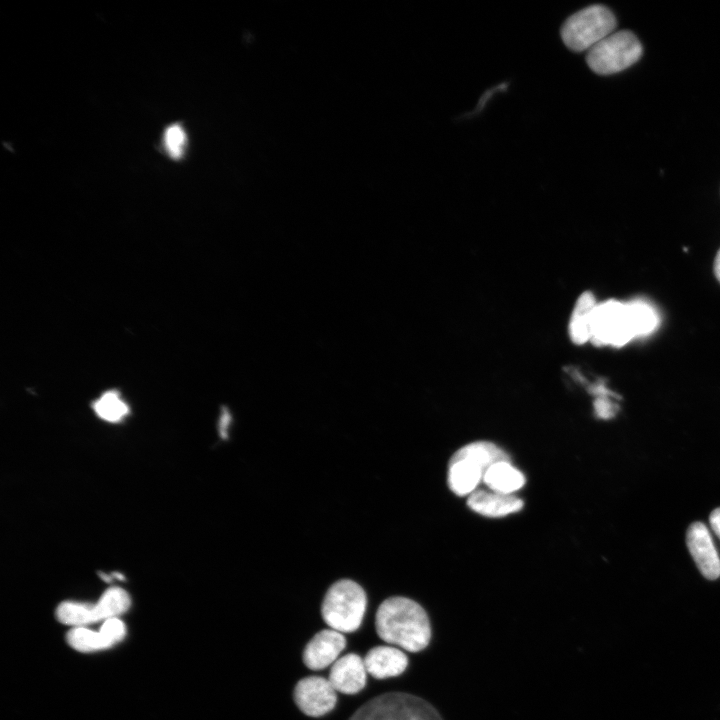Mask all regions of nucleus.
I'll use <instances>...</instances> for the list:
<instances>
[{
  "mask_svg": "<svg viewBox=\"0 0 720 720\" xmlns=\"http://www.w3.org/2000/svg\"><path fill=\"white\" fill-rule=\"evenodd\" d=\"M348 720H443L421 697L405 692L378 695L360 706Z\"/></svg>",
  "mask_w": 720,
  "mask_h": 720,
  "instance_id": "nucleus-3",
  "label": "nucleus"
},
{
  "mask_svg": "<svg viewBox=\"0 0 720 720\" xmlns=\"http://www.w3.org/2000/svg\"><path fill=\"white\" fill-rule=\"evenodd\" d=\"M366 674L364 660L355 653H349L333 663L328 680L336 691L352 695L365 687Z\"/></svg>",
  "mask_w": 720,
  "mask_h": 720,
  "instance_id": "nucleus-12",
  "label": "nucleus"
},
{
  "mask_svg": "<svg viewBox=\"0 0 720 720\" xmlns=\"http://www.w3.org/2000/svg\"><path fill=\"white\" fill-rule=\"evenodd\" d=\"M635 337L638 336L629 302L610 299L596 304L590 329L594 345L622 347Z\"/></svg>",
  "mask_w": 720,
  "mask_h": 720,
  "instance_id": "nucleus-5",
  "label": "nucleus"
},
{
  "mask_svg": "<svg viewBox=\"0 0 720 720\" xmlns=\"http://www.w3.org/2000/svg\"><path fill=\"white\" fill-rule=\"evenodd\" d=\"M366 606L364 589L353 580L341 579L327 590L321 605V615L331 629L351 633L360 627Z\"/></svg>",
  "mask_w": 720,
  "mask_h": 720,
  "instance_id": "nucleus-2",
  "label": "nucleus"
},
{
  "mask_svg": "<svg viewBox=\"0 0 720 720\" xmlns=\"http://www.w3.org/2000/svg\"><path fill=\"white\" fill-rule=\"evenodd\" d=\"M485 469L475 461L453 455L448 467L449 488L459 496L470 495L483 480Z\"/></svg>",
  "mask_w": 720,
  "mask_h": 720,
  "instance_id": "nucleus-15",
  "label": "nucleus"
},
{
  "mask_svg": "<svg viewBox=\"0 0 720 720\" xmlns=\"http://www.w3.org/2000/svg\"><path fill=\"white\" fill-rule=\"evenodd\" d=\"M126 633L124 622L115 617L105 620L98 631L85 626L74 627L68 631L66 641L70 647L79 652H96L120 643Z\"/></svg>",
  "mask_w": 720,
  "mask_h": 720,
  "instance_id": "nucleus-9",
  "label": "nucleus"
},
{
  "mask_svg": "<svg viewBox=\"0 0 720 720\" xmlns=\"http://www.w3.org/2000/svg\"><path fill=\"white\" fill-rule=\"evenodd\" d=\"M186 135L179 124H173L164 132V145L170 157L178 159L183 155Z\"/></svg>",
  "mask_w": 720,
  "mask_h": 720,
  "instance_id": "nucleus-21",
  "label": "nucleus"
},
{
  "mask_svg": "<svg viewBox=\"0 0 720 720\" xmlns=\"http://www.w3.org/2000/svg\"><path fill=\"white\" fill-rule=\"evenodd\" d=\"M93 409L98 417L108 422H118L129 412L128 405L121 399L116 391H107L93 403Z\"/></svg>",
  "mask_w": 720,
  "mask_h": 720,
  "instance_id": "nucleus-19",
  "label": "nucleus"
},
{
  "mask_svg": "<svg viewBox=\"0 0 720 720\" xmlns=\"http://www.w3.org/2000/svg\"><path fill=\"white\" fill-rule=\"evenodd\" d=\"M643 52L639 39L628 30L613 32L587 51L589 68L599 75H610L636 63Z\"/></svg>",
  "mask_w": 720,
  "mask_h": 720,
  "instance_id": "nucleus-7",
  "label": "nucleus"
},
{
  "mask_svg": "<svg viewBox=\"0 0 720 720\" xmlns=\"http://www.w3.org/2000/svg\"><path fill=\"white\" fill-rule=\"evenodd\" d=\"M709 520L713 531L720 538V508H717L711 512Z\"/></svg>",
  "mask_w": 720,
  "mask_h": 720,
  "instance_id": "nucleus-23",
  "label": "nucleus"
},
{
  "mask_svg": "<svg viewBox=\"0 0 720 720\" xmlns=\"http://www.w3.org/2000/svg\"><path fill=\"white\" fill-rule=\"evenodd\" d=\"M229 422H230L229 415L227 413H224L221 417L220 426H219L220 435L223 438L227 437V427H228Z\"/></svg>",
  "mask_w": 720,
  "mask_h": 720,
  "instance_id": "nucleus-24",
  "label": "nucleus"
},
{
  "mask_svg": "<svg viewBox=\"0 0 720 720\" xmlns=\"http://www.w3.org/2000/svg\"><path fill=\"white\" fill-rule=\"evenodd\" d=\"M482 481L491 491L513 495L523 487L526 479L510 461H499L485 471Z\"/></svg>",
  "mask_w": 720,
  "mask_h": 720,
  "instance_id": "nucleus-16",
  "label": "nucleus"
},
{
  "mask_svg": "<svg viewBox=\"0 0 720 720\" xmlns=\"http://www.w3.org/2000/svg\"><path fill=\"white\" fill-rule=\"evenodd\" d=\"M687 546L701 574L715 580L720 577V559L707 527L701 522L692 523L687 531Z\"/></svg>",
  "mask_w": 720,
  "mask_h": 720,
  "instance_id": "nucleus-11",
  "label": "nucleus"
},
{
  "mask_svg": "<svg viewBox=\"0 0 720 720\" xmlns=\"http://www.w3.org/2000/svg\"><path fill=\"white\" fill-rule=\"evenodd\" d=\"M593 392L598 396L594 402L595 413L599 418L609 419L616 413L617 406L613 404L607 395L609 392L602 385L597 386Z\"/></svg>",
  "mask_w": 720,
  "mask_h": 720,
  "instance_id": "nucleus-22",
  "label": "nucleus"
},
{
  "mask_svg": "<svg viewBox=\"0 0 720 720\" xmlns=\"http://www.w3.org/2000/svg\"><path fill=\"white\" fill-rule=\"evenodd\" d=\"M363 660L367 673L376 679L396 677L408 666L407 655L392 646L373 647Z\"/></svg>",
  "mask_w": 720,
  "mask_h": 720,
  "instance_id": "nucleus-13",
  "label": "nucleus"
},
{
  "mask_svg": "<svg viewBox=\"0 0 720 720\" xmlns=\"http://www.w3.org/2000/svg\"><path fill=\"white\" fill-rule=\"evenodd\" d=\"M467 505L483 516L502 517L521 510L523 501L514 495L475 490L468 496Z\"/></svg>",
  "mask_w": 720,
  "mask_h": 720,
  "instance_id": "nucleus-14",
  "label": "nucleus"
},
{
  "mask_svg": "<svg viewBox=\"0 0 720 720\" xmlns=\"http://www.w3.org/2000/svg\"><path fill=\"white\" fill-rule=\"evenodd\" d=\"M637 336L651 334L660 321L655 307L643 299H635L629 302Z\"/></svg>",
  "mask_w": 720,
  "mask_h": 720,
  "instance_id": "nucleus-20",
  "label": "nucleus"
},
{
  "mask_svg": "<svg viewBox=\"0 0 720 720\" xmlns=\"http://www.w3.org/2000/svg\"><path fill=\"white\" fill-rule=\"evenodd\" d=\"M714 273L717 280L720 282V249L718 250L714 260Z\"/></svg>",
  "mask_w": 720,
  "mask_h": 720,
  "instance_id": "nucleus-25",
  "label": "nucleus"
},
{
  "mask_svg": "<svg viewBox=\"0 0 720 720\" xmlns=\"http://www.w3.org/2000/svg\"><path fill=\"white\" fill-rule=\"evenodd\" d=\"M293 699L302 713L310 717H320L334 709L337 695L328 679L308 676L297 682Z\"/></svg>",
  "mask_w": 720,
  "mask_h": 720,
  "instance_id": "nucleus-8",
  "label": "nucleus"
},
{
  "mask_svg": "<svg viewBox=\"0 0 720 720\" xmlns=\"http://www.w3.org/2000/svg\"><path fill=\"white\" fill-rule=\"evenodd\" d=\"M453 455L469 458L481 465L485 471L496 462L510 461L507 453L494 443L487 441L469 443L461 447Z\"/></svg>",
  "mask_w": 720,
  "mask_h": 720,
  "instance_id": "nucleus-18",
  "label": "nucleus"
},
{
  "mask_svg": "<svg viewBox=\"0 0 720 720\" xmlns=\"http://www.w3.org/2000/svg\"><path fill=\"white\" fill-rule=\"evenodd\" d=\"M346 647V638L341 632L324 629L317 632L306 644L302 660L311 670H321L333 664Z\"/></svg>",
  "mask_w": 720,
  "mask_h": 720,
  "instance_id": "nucleus-10",
  "label": "nucleus"
},
{
  "mask_svg": "<svg viewBox=\"0 0 720 720\" xmlns=\"http://www.w3.org/2000/svg\"><path fill=\"white\" fill-rule=\"evenodd\" d=\"M131 598L121 587H110L103 592L96 603L63 601L56 608L57 620L74 627L115 618L127 612Z\"/></svg>",
  "mask_w": 720,
  "mask_h": 720,
  "instance_id": "nucleus-6",
  "label": "nucleus"
},
{
  "mask_svg": "<svg viewBox=\"0 0 720 720\" xmlns=\"http://www.w3.org/2000/svg\"><path fill=\"white\" fill-rule=\"evenodd\" d=\"M597 302L587 291L577 299L569 322V336L573 343L584 344L590 340L592 313Z\"/></svg>",
  "mask_w": 720,
  "mask_h": 720,
  "instance_id": "nucleus-17",
  "label": "nucleus"
},
{
  "mask_svg": "<svg viewBox=\"0 0 720 720\" xmlns=\"http://www.w3.org/2000/svg\"><path fill=\"white\" fill-rule=\"evenodd\" d=\"M377 635L389 644L419 652L431 639V626L424 608L412 599L393 596L385 599L375 615Z\"/></svg>",
  "mask_w": 720,
  "mask_h": 720,
  "instance_id": "nucleus-1",
  "label": "nucleus"
},
{
  "mask_svg": "<svg viewBox=\"0 0 720 720\" xmlns=\"http://www.w3.org/2000/svg\"><path fill=\"white\" fill-rule=\"evenodd\" d=\"M616 19L604 5L585 7L566 19L561 27V38L566 47L574 52L590 50L613 33Z\"/></svg>",
  "mask_w": 720,
  "mask_h": 720,
  "instance_id": "nucleus-4",
  "label": "nucleus"
}]
</instances>
